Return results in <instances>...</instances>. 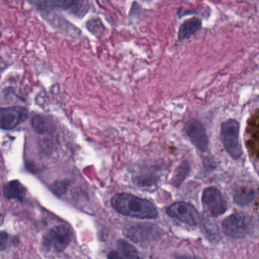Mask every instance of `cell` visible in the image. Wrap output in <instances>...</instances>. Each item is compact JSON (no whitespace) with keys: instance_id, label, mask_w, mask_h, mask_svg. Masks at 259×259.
<instances>
[{"instance_id":"cell-9","label":"cell","mask_w":259,"mask_h":259,"mask_svg":"<svg viewBox=\"0 0 259 259\" xmlns=\"http://www.w3.org/2000/svg\"><path fill=\"white\" fill-rule=\"evenodd\" d=\"M185 130L192 143L200 151H206L209 142L207 133L202 124L196 119H190L185 125Z\"/></svg>"},{"instance_id":"cell-12","label":"cell","mask_w":259,"mask_h":259,"mask_svg":"<svg viewBox=\"0 0 259 259\" xmlns=\"http://www.w3.org/2000/svg\"><path fill=\"white\" fill-rule=\"evenodd\" d=\"M31 125L33 130L37 134H51L56 130V124L54 119L46 115H34L31 118Z\"/></svg>"},{"instance_id":"cell-10","label":"cell","mask_w":259,"mask_h":259,"mask_svg":"<svg viewBox=\"0 0 259 259\" xmlns=\"http://www.w3.org/2000/svg\"><path fill=\"white\" fill-rule=\"evenodd\" d=\"M40 13L43 19L56 29L60 30L69 35L78 36L81 34L80 30L66 21L64 18L54 13V10H40Z\"/></svg>"},{"instance_id":"cell-4","label":"cell","mask_w":259,"mask_h":259,"mask_svg":"<svg viewBox=\"0 0 259 259\" xmlns=\"http://www.w3.org/2000/svg\"><path fill=\"white\" fill-rule=\"evenodd\" d=\"M222 228L226 235L234 239H243L251 233L252 224L246 215L233 213L222 222Z\"/></svg>"},{"instance_id":"cell-21","label":"cell","mask_w":259,"mask_h":259,"mask_svg":"<svg viewBox=\"0 0 259 259\" xmlns=\"http://www.w3.org/2000/svg\"><path fill=\"white\" fill-rule=\"evenodd\" d=\"M7 240H8V233L6 232H1L0 234V249L4 251L7 248Z\"/></svg>"},{"instance_id":"cell-15","label":"cell","mask_w":259,"mask_h":259,"mask_svg":"<svg viewBox=\"0 0 259 259\" xmlns=\"http://www.w3.org/2000/svg\"><path fill=\"white\" fill-rule=\"evenodd\" d=\"M190 170V164L189 162L187 160L182 162L174 174V178H172V185L175 187H180L189 175Z\"/></svg>"},{"instance_id":"cell-13","label":"cell","mask_w":259,"mask_h":259,"mask_svg":"<svg viewBox=\"0 0 259 259\" xmlns=\"http://www.w3.org/2000/svg\"><path fill=\"white\" fill-rule=\"evenodd\" d=\"M26 189L19 180H13L5 185L4 189V197L7 199H15L23 201Z\"/></svg>"},{"instance_id":"cell-16","label":"cell","mask_w":259,"mask_h":259,"mask_svg":"<svg viewBox=\"0 0 259 259\" xmlns=\"http://www.w3.org/2000/svg\"><path fill=\"white\" fill-rule=\"evenodd\" d=\"M255 198V192L251 189H240L234 195L235 202L239 205L244 206L250 204Z\"/></svg>"},{"instance_id":"cell-8","label":"cell","mask_w":259,"mask_h":259,"mask_svg":"<svg viewBox=\"0 0 259 259\" xmlns=\"http://www.w3.org/2000/svg\"><path fill=\"white\" fill-rule=\"evenodd\" d=\"M202 202L212 216L219 217L227 211V201L221 191L213 186L204 189L202 193Z\"/></svg>"},{"instance_id":"cell-20","label":"cell","mask_w":259,"mask_h":259,"mask_svg":"<svg viewBox=\"0 0 259 259\" xmlns=\"http://www.w3.org/2000/svg\"><path fill=\"white\" fill-rule=\"evenodd\" d=\"M69 185V182L68 180H60V181L55 182L51 186V189L54 195H57V197H61L66 193Z\"/></svg>"},{"instance_id":"cell-22","label":"cell","mask_w":259,"mask_h":259,"mask_svg":"<svg viewBox=\"0 0 259 259\" xmlns=\"http://www.w3.org/2000/svg\"><path fill=\"white\" fill-rule=\"evenodd\" d=\"M107 257H108V259H125L116 251H111L109 252Z\"/></svg>"},{"instance_id":"cell-5","label":"cell","mask_w":259,"mask_h":259,"mask_svg":"<svg viewBox=\"0 0 259 259\" xmlns=\"http://www.w3.org/2000/svg\"><path fill=\"white\" fill-rule=\"evenodd\" d=\"M125 236L135 242H146L158 237L162 230L151 224H134L124 230Z\"/></svg>"},{"instance_id":"cell-7","label":"cell","mask_w":259,"mask_h":259,"mask_svg":"<svg viewBox=\"0 0 259 259\" xmlns=\"http://www.w3.org/2000/svg\"><path fill=\"white\" fill-rule=\"evenodd\" d=\"M166 213L171 218H175L190 227H195L199 223L198 211L189 203L183 201L174 203L168 207Z\"/></svg>"},{"instance_id":"cell-6","label":"cell","mask_w":259,"mask_h":259,"mask_svg":"<svg viewBox=\"0 0 259 259\" xmlns=\"http://www.w3.org/2000/svg\"><path fill=\"white\" fill-rule=\"evenodd\" d=\"M28 112L22 106L3 107L0 110V127L4 130H12L27 120Z\"/></svg>"},{"instance_id":"cell-18","label":"cell","mask_w":259,"mask_h":259,"mask_svg":"<svg viewBox=\"0 0 259 259\" xmlns=\"http://www.w3.org/2000/svg\"><path fill=\"white\" fill-rule=\"evenodd\" d=\"M89 3L88 1H75V5L69 13L76 17L82 19L89 11Z\"/></svg>"},{"instance_id":"cell-11","label":"cell","mask_w":259,"mask_h":259,"mask_svg":"<svg viewBox=\"0 0 259 259\" xmlns=\"http://www.w3.org/2000/svg\"><path fill=\"white\" fill-rule=\"evenodd\" d=\"M247 145L251 153L259 157V111L251 116L247 127Z\"/></svg>"},{"instance_id":"cell-2","label":"cell","mask_w":259,"mask_h":259,"mask_svg":"<svg viewBox=\"0 0 259 259\" xmlns=\"http://www.w3.org/2000/svg\"><path fill=\"white\" fill-rule=\"evenodd\" d=\"M73 238V232L69 226L60 224L53 227L42 239V245L48 251L62 252L64 251Z\"/></svg>"},{"instance_id":"cell-17","label":"cell","mask_w":259,"mask_h":259,"mask_svg":"<svg viewBox=\"0 0 259 259\" xmlns=\"http://www.w3.org/2000/svg\"><path fill=\"white\" fill-rule=\"evenodd\" d=\"M116 244L118 249L127 259H139V251L130 242L123 239H119Z\"/></svg>"},{"instance_id":"cell-19","label":"cell","mask_w":259,"mask_h":259,"mask_svg":"<svg viewBox=\"0 0 259 259\" xmlns=\"http://www.w3.org/2000/svg\"><path fill=\"white\" fill-rule=\"evenodd\" d=\"M86 26H87V28L90 31V32H92V34L96 36L101 35V34L104 33V30H105L104 25H103L102 22L98 18V19L95 18V19H90L87 22Z\"/></svg>"},{"instance_id":"cell-3","label":"cell","mask_w":259,"mask_h":259,"mask_svg":"<svg viewBox=\"0 0 259 259\" xmlns=\"http://www.w3.org/2000/svg\"><path fill=\"white\" fill-rule=\"evenodd\" d=\"M223 145L230 157L235 160L242 155V148L239 142V124L235 119H229L221 125Z\"/></svg>"},{"instance_id":"cell-1","label":"cell","mask_w":259,"mask_h":259,"mask_svg":"<svg viewBox=\"0 0 259 259\" xmlns=\"http://www.w3.org/2000/svg\"><path fill=\"white\" fill-rule=\"evenodd\" d=\"M111 205L120 214L139 219H155L158 214L157 207L152 202L131 194L114 195L111 200Z\"/></svg>"},{"instance_id":"cell-14","label":"cell","mask_w":259,"mask_h":259,"mask_svg":"<svg viewBox=\"0 0 259 259\" xmlns=\"http://www.w3.org/2000/svg\"><path fill=\"white\" fill-rule=\"evenodd\" d=\"M201 28V22L197 18H192L182 24L179 29L178 38L180 40L189 38Z\"/></svg>"},{"instance_id":"cell-23","label":"cell","mask_w":259,"mask_h":259,"mask_svg":"<svg viewBox=\"0 0 259 259\" xmlns=\"http://www.w3.org/2000/svg\"><path fill=\"white\" fill-rule=\"evenodd\" d=\"M176 259H201L199 257H195V256L186 255V254H180V255L176 256Z\"/></svg>"}]
</instances>
